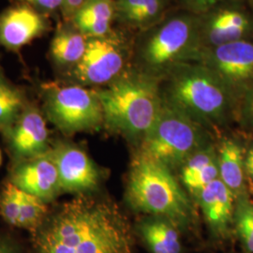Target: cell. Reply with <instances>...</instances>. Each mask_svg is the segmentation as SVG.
Here are the masks:
<instances>
[{"instance_id": "1", "label": "cell", "mask_w": 253, "mask_h": 253, "mask_svg": "<svg viewBox=\"0 0 253 253\" xmlns=\"http://www.w3.org/2000/svg\"><path fill=\"white\" fill-rule=\"evenodd\" d=\"M132 246L118 208L84 197L66 203L33 233L34 253H131Z\"/></svg>"}, {"instance_id": "2", "label": "cell", "mask_w": 253, "mask_h": 253, "mask_svg": "<svg viewBox=\"0 0 253 253\" xmlns=\"http://www.w3.org/2000/svg\"><path fill=\"white\" fill-rule=\"evenodd\" d=\"M201 49L197 15L172 9L153 27L134 34L131 68L162 81L177 65L195 62Z\"/></svg>"}, {"instance_id": "3", "label": "cell", "mask_w": 253, "mask_h": 253, "mask_svg": "<svg viewBox=\"0 0 253 253\" xmlns=\"http://www.w3.org/2000/svg\"><path fill=\"white\" fill-rule=\"evenodd\" d=\"M161 83L163 101L201 125L223 123L238 104L224 83L198 62L177 65Z\"/></svg>"}, {"instance_id": "4", "label": "cell", "mask_w": 253, "mask_h": 253, "mask_svg": "<svg viewBox=\"0 0 253 253\" xmlns=\"http://www.w3.org/2000/svg\"><path fill=\"white\" fill-rule=\"evenodd\" d=\"M96 91L102 107L103 124L126 135L145 136L163 107L161 81L131 67Z\"/></svg>"}, {"instance_id": "5", "label": "cell", "mask_w": 253, "mask_h": 253, "mask_svg": "<svg viewBox=\"0 0 253 253\" xmlns=\"http://www.w3.org/2000/svg\"><path fill=\"white\" fill-rule=\"evenodd\" d=\"M126 190L129 204L140 212L168 218L177 226L190 218V201L171 169L143 154L131 164Z\"/></svg>"}, {"instance_id": "6", "label": "cell", "mask_w": 253, "mask_h": 253, "mask_svg": "<svg viewBox=\"0 0 253 253\" xmlns=\"http://www.w3.org/2000/svg\"><path fill=\"white\" fill-rule=\"evenodd\" d=\"M202 134L200 123L163 101L155 124L145 135L141 154L172 169L199 149Z\"/></svg>"}, {"instance_id": "7", "label": "cell", "mask_w": 253, "mask_h": 253, "mask_svg": "<svg viewBox=\"0 0 253 253\" xmlns=\"http://www.w3.org/2000/svg\"><path fill=\"white\" fill-rule=\"evenodd\" d=\"M123 28H113L106 36L88 38L81 61L68 72L72 81L82 86H105L131 67L134 35Z\"/></svg>"}, {"instance_id": "8", "label": "cell", "mask_w": 253, "mask_h": 253, "mask_svg": "<svg viewBox=\"0 0 253 253\" xmlns=\"http://www.w3.org/2000/svg\"><path fill=\"white\" fill-rule=\"evenodd\" d=\"M42 99L47 118L65 134L98 129L104 122L96 89L49 84L42 87Z\"/></svg>"}, {"instance_id": "9", "label": "cell", "mask_w": 253, "mask_h": 253, "mask_svg": "<svg viewBox=\"0 0 253 253\" xmlns=\"http://www.w3.org/2000/svg\"><path fill=\"white\" fill-rule=\"evenodd\" d=\"M243 1L227 0L197 15L202 49L253 40V13Z\"/></svg>"}, {"instance_id": "10", "label": "cell", "mask_w": 253, "mask_h": 253, "mask_svg": "<svg viewBox=\"0 0 253 253\" xmlns=\"http://www.w3.org/2000/svg\"><path fill=\"white\" fill-rule=\"evenodd\" d=\"M195 62L215 73L239 100L253 84V40L204 48Z\"/></svg>"}, {"instance_id": "11", "label": "cell", "mask_w": 253, "mask_h": 253, "mask_svg": "<svg viewBox=\"0 0 253 253\" xmlns=\"http://www.w3.org/2000/svg\"><path fill=\"white\" fill-rule=\"evenodd\" d=\"M50 27L49 17L27 5L18 3L0 15V45L17 53L23 47L44 35Z\"/></svg>"}, {"instance_id": "12", "label": "cell", "mask_w": 253, "mask_h": 253, "mask_svg": "<svg viewBox=\"0 0 253 253\" xmlns=\"http://www.w3.org/2000/svg\"><path fill=\"white\" fill-rule=\"evenodd\" d=\"M56 166L61 191L83 193L93 190L100 181V172L84 151L74 145L59 144L50 150Z\"/></svg>"}, {"instance_id": "13", "label": "cell", "mask_w": 253, "mask_h": 253, "mask_svg": "<svg viewBox=\"0 0 253 253\" xmlns=\"http://www.w3.org/2000/svg\"><path fill=\"white\" fill-rule=\"evenodd\" d=\"M11 182L24 192L48 203L61 192L56 166L48 153L25 160L15 167Z\"/></svg>"}, {"instance_id": "14", "label": "cell", "mask_w": 253, "mask_h": 253, "mask_svg": "<svg viewBox=\"0 0 253 253\" xmlns=\"http://www.w3.org/2000/svg\"><path fill=\"white\" fill-rule=\"evenodd\" d=\"M7 132L12 151L20 158L29 160L43 156L51 150L45 119L34 107L27 105Z\"/></svg>"}, {"instance_id": "15", "label": "cell", "mask_w": 253, "mask_h": 253, "mask_svg": "<svg viewBox=\"0 0 253 253\" xmlns=\"http://www.w3.org/2000/svg\"><path fill=\"white\" fill-rule=\"evenodd\" d=\"M208 226L217 236L225 235L234 216V193L217 178L197 194Z\"/></svg>"}, {"instance_id": "16", "label": "cell", "mask_w": 253, "mask_h": 253, "mask_svg": "<svg viewBox=\"0 0 253 253\" xmlns=\"http://www.w3.org/2000/svg\"><path fill=\"white\" fill-rule=\"evenodd\" d=\"M88 38L71 21L60 22L50 45V55L54 65L69 72L81 61L85 53Z\"/></svg>"}, {"instance_id": "17", "label": "cell", "mask_w": 253, "mask_h": 253, "mask_svg": "<svg viewBox=\"0 0 253 253\" xmlns=\"http://www.w3.org/2000/svg\"><path fill=\"white\" fill-rule=\"evenodd\" d=\"M71 22L86 38L106 36L116 22L115 0H89Z\"/></svg>"}, {"instance_id": "18", "label": "cell", "mask_w": 253, "mask_h": 253, "mask_svg": "<svg viewBox=\"0 0 253 253\" xmlns=\"http://www.w3.org/2000/svg\"><path fill=\"white\" fill-rule=\"evenodd\" d=\"M140 235L151 253H181L178 226L168 218L152 217L140 225Z\"/></svg>"}, {"instance_id": "19", "label": "cell", "mask_w": 253, "mask_h": 253, "mask_svg": "<svg viewBox=\"0 0 253 253\" xmlns=\"http://www.w3.org/2000/svg\"><path fill=\"white\" fill-rule=\"evenodd\" d=\"M219 179L233 193L238 192L244 184V158L242 149L235 141L226 139L219 146L217 156Z\"/></svg>"}, {"instance_id": "20", "label": "cell", "mask_w": 253, "mask_h": 253, "mask_svg": "<svg viewBox=\"0 0 253 253\" xmlns=\"http://www.w3.org/2000/svg\"><path fill=\"white\" fill-rule=\"evenodd\" d=\"M26 107L24 93L0 73V129L8 131Z\"/></svg>"}, {"instance_id": "21", "label": "cell", "mask_w": 253, "mask_h": 253, "mask_svg": "<svg viewBox=\"0 0 253 253\" xmlns=\"http://www.w3.org/2000/svg\"><path fill=\"white\" fill-rule=\"evenodd\" d=\"M47 206L44 201L24 192L17 226L32 232L36 231L45 219Z\"/></svg>"}, {"instance_id": "22", "label": "cell", "mask_w": 253, "mask_h": 253, "mask_svg": "<svg viewBox=\"0 0 253 253\" xmlns=\"http://www.w3.org/2000/svg\"><path fill=\"white\" fill-rule=\"evenodd\" d=\"M24 191L12 182L7 183L0 197V211L4 219L12 226H17Z\"/></svg>"}, {"instance_id": "23", "label": "cell", "mask_w": 253, "mask_h": 253, "mask_svg": "<svg viewBox=\"0 0 253 253\" xmlns=\"http://www.w3.org/2000/svg\"><path fill=\"white\" fill-rule=\"evenodd\" d=\"M235 227L246 250L253 253V206L248 201L238 203L235 214Z\"/></svg>"}, {"instance_id": "24", "label": "cell", "mask_w": 253, "mask_h": 253, "mask_svg": "<svg viewBox=\"0 0 253 253\" xmlns=\"http://www.w3.org/2000/svg\"><path fill=\"white\" fill-rule=\"evenodd\" d=\"M217 161V155L212 147L197 150L192 154L187 161L183 163L182 167V180L199 172L200 170L207 167L208 164Z\"/></svg>"}, {"instance_id": "25", "label": "cell", "mask_w": 253, "mask_h": 253, "mask_svg": "<svg viewBox=\"0 0 253 253\" xmlns=\"http://www.w3.org/2000/svg\"><path fill=\"white\" fill-rule=\"evenodd\" d=\"M217 178H219V172L217 159V161L208 164L207 167L200 170L199 172H195L186 179H183V183L191 192L198 194L201 190Z\"/></svg>"}, {"instance_id": "26", "label": "cell", "mask_w": 253, "mask_h": 253, "mask_svg": "<svg viewBox=\"0 0 253 253\" xmlns=\"http://www.w3.org/2000/svg\"><path fill=\"white\" fill-rule=\"evenodd\" d=\"M22 3L35 9L38 12L45 15L47 17L62 14L64 0H17Z\"/></svg>"}, {"instance_id": "27", "label": "cell", "mask_w": 253, "mask_h": 253, "mask_svg": "<svg viewBox=\"0 0 253 253\" xmlns=\"http://www.w3.org/2000/svg\"><path fill=\"white\" fill-rule=\"evenodd\" d=\"M179 9L200 15L227 0H178Z\"/></svg>"}, {"instance_id": "28", "label": "cell", "mask_w": 253, "mask_h": 253, "mask_svg": "<svg viewBox=\"0 0 253 253\" xmlns=\"http://www.w3.org/2000/svg\"><path fill=\"white\" fill-rule=\"evenodd\" d=\"M239 112L242 118L253 127V84L243 92L238 100Z\"/></svg>"}, {"instance_id": "29", "label": "cell", "mask_w": 253, "mask_h": 253, "mask_svg": "<svg viewBox=\"0 0 253 253\" xmlns=\"http://www.w3.org/2000/svg\"><path fill=\"white\" fill-rule=\"evenodd\" d=\"M87 1L89 0H64L61 14L64 21H71Z\"/></svg>"}, {"instance_id": "30", "label": "cell", "mask_w": 253, "mask_h": 253, "mask_svg": "<svg viewBox=\"0 0 253 253\" xmlns=\"http://www.w3.org/2000/svg\"><path fill=\"white\" fill-rule=\"evenodd\" d=\"M0 253H22V251L11 238L0 235Z\"/></svg>"}, {"instance_id": "31", "label": "cell", "mask_w": 253, "mask_h": 253, "mask_svg": "<svg viewBox=\"0 0 253 253\" xmlns=\"http://www.w3.org/2000/svg\"><path fill=\"white\" fill-rule=\"evenodd\" d=\"M244 166L246 172L253 177V147L249 150L245 157Z\"/></svg>"}, {"instance_id": "32", "label": "cell", "mask_w": 253, "mask_h": 253, "mask_svg": "<svg viewBox=\"0 0 253 253\" xmlns=\"http://www.w3.org/2000/svg\"><path fill=\"white\" fill-rule=\"evenodd\" d=\"M247 3H248V5H249V7H250L251 11H252L253 15V0H247Z\"/></svg>"}, {"instance_id": "33", "label": "cell", "mask_w": 253, "mask_h": 253, "mask_svg": "<svg viewBox=\"0 0 253 253\" xmlns=\"http://www.w3.org/2000/svg\"><path fill=\"white\" fill-rule=\"evenodd\" d=\"M1 162H2V155H1V151H0V164H1Z\"/></svg>"}]
</instances>
